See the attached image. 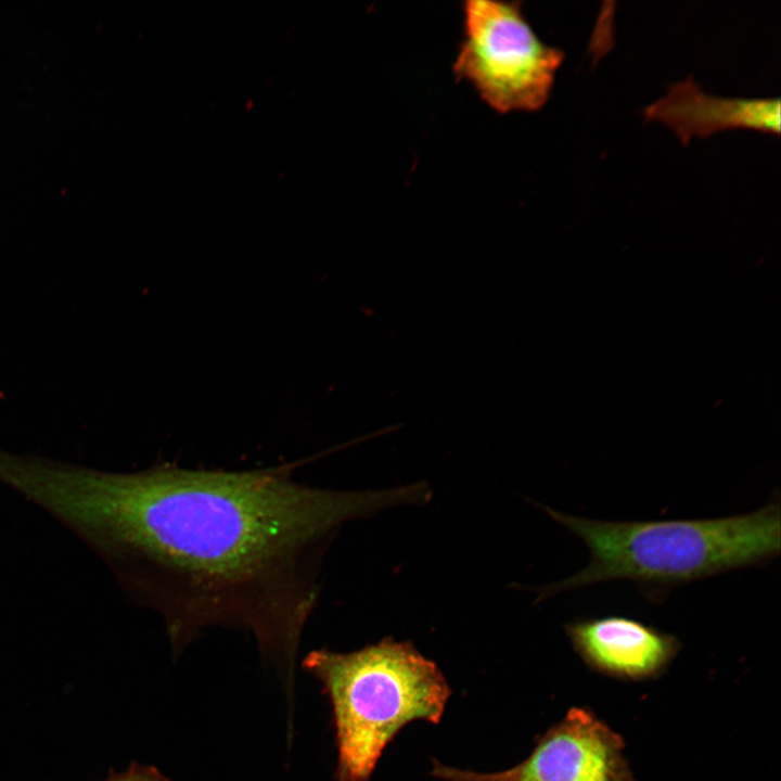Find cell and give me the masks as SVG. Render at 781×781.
Instances as JSON below:
<instances>
[{"label":"cell","mask_w":781,"mask_h":781,"mask_svg":"<svg viewBox=\"0 0 781 781\" xmlns=\"http://www.w3.org/2000/svg\"><path fill=\"white\" fill-rule=\"evenodd\" d=\"M297 465L111 473L38 459L20 489L163 617L175 654L205 628L245 630L292 687L322 543L342 523L401 502L396 488L304 485L293 477Z\"/></svg>","instance_id":"6da1fadb"},{"label":"cell","mask_w":781,"mask_h":781,"mask_svg":"<svg viewBox=\"0 0 781 781\" xmlns=\"http://www.w3.org/2000/svg\"><path fill=\"white\" fill-rule=\"evenodd\" d=\"M543 510L585 542L591 559L580 572L545 587L540 599L612 580L660 592L764 564L781 548L778 495L751 513L701 520L612 522Z\"/></svg>","instance_id":"7a4b0ae2"},{"label":"cell","mask_w":781,"mask_h":781,"mask_svg":"<svg viewBox=\"0 0 781 781\" xmlns=\"http://www.w3.org/2000/svg\"><path fill=\"white\" fill-rule=\"evenodd\" d=\"M328 693L338 781H368L385 746L412 720H440L450 689L411 643L383 640L349 653L311 651L303 662Z\"/></svg>","instance_id":"3957f363"},{"label":"cell","mask_w":781,"mask_h":781,"mask_svg":"<svg viewBox=\"0 0 781 781\" xmlns=\"http://www.w3.org/2000/svg\"><path fill=\"white\" fill-rule=\"evenodd\" d=\"M452 65L495 112H535L549 100L564 52L543 42L520 1L469 0Z\"/></svg>","instance_id":"277c9868"},{"label":"cell","mask_w":781,"mask_h":781,"mask_svg":"<svg viewBox=\"0 0 781 781\" xmlns=\"http://www.w3.org/2000/svg\"><path fill=\"white\" fill-rule=\"evenodd\" d=\"M624 748L622 737L606 724L573 707L511 769L482 773L436 763L433 774L446 781H635Z\"/></svg>","instance_id":"5b68a950"},{"label":"cell","mask_w":781,"mask_h":781,"mask_svg":"<svg viewBox=\"0 0 781 781\" xmlns=\"http://www.w3.org/2000/svg\"><path fill=\"white\" fill-rule=\"evenodd\" d=\"M565 632L591 669L624 680L658 677L680 650L674 635L625 616L577 619Z\"/></svg>","instance_id":"8992f818"},{"label":"cell","mask_w":781,"mask_h":781,"mask_svg":"<svg viewBox=\"0 0 781 781\" xmlns=\"http://www.w3.org/2000/svg\"><path fill=\"white\" fill-rule=\"evenodd\" d=\"M644 118L665 124L682 144L730 129L780 133V100L720 98L705 93L691 78L673 85L644 110Z\"/></svg>","instance_id":"52a82bcc"},{"label":"cell","mask_w":781,"mask_h":781,"mask_svg":"<svg viewBox=\"0 0 781 781\" xmlns=\"http://www.w3.org/2000/svg\"><path fill=\"white\" fill-rule=\"evenodd\" d=\"M103 781H170L156 767L132 761L121 772L110 771Z\"/></svg>","instance_id":"ba28073f"}]
</instances>
